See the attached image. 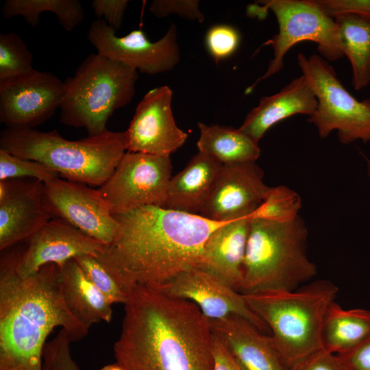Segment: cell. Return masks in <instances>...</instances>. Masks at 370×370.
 Wrapping results in <instances>:
<instances>
[{"instance_id":"6da1fadb","label":"cell","mask_w":370,"mask_h":370,"mask_svg":"<svg viewBox=\"0 0 370 370\" xmlns=\"http://www.w3.org/2000/svg\"><path fill=\"white\" fill-rule=\"evenodd\" d=\"M114 217L116 236L97 258L127 293L138 286L160 289L199 267L207 240L224 223L157 206Z\"/></svg>"},{"instance_id":"7a4b0ae2","label":"cell","mask_w":370,"mask_h":370,"mask_svg":"<svg viewBox=\"0 0 370 370\" xmlns=\"http://www.w3.org/2000/svg\"><path fill=\"white\" fill-rule=\"evenodd\" d=\"M113 347L124 370H213L209 319L193 302L138 286L128 293Z\"/></svg>"},{"instance_id":"3957f363","label":"cell","mask_w":370,"mask_h":370,"mask_svg":"<svg viewBox=\"0 0 370 370\" xmlns=\"http://www.w3.org/2000/svg\"><path fill=\"white\" fill-rule=\"evenodd\" d=\"M19 254L1 257L0 370H43V349L55 328L71 342L83 339L88 328L67 306L59 266L48 264L23 278Z\"/></svg>"},{"instance_id":"277c9868","label":"cell","mask_w":370,"mask_h":370,"mask_svg":"<svg viewBox=\"0 0 370 370\" xmlns=\"http://www.w3.org/2000/svg\"><path fill=\"white\" fill-rule=\"evenodd\" d=\"M0 149L47 166L67 180L101 186L127 151L125 134L107 130L70 140L56 131L6 127L0 134Z\"/></svg>"},{"instance_id":"5b68a950","label":"cell","mask_w":370,"mask_h":370,"mask_svg":"<svg viewBox=\"0 0 370 370\" xmlns=\"http://www.w3.org/2000/svg\"><path fill=\"white\" fill-rule=\"evenodd\" d=\"M338 292L334 283L320 280L293 291L243 295L249 308L271 331L273 345L290 368L323 349V319Z\"/></svg>"},{"instance_id":"8992f818","label":"cell","mask_w":370,"mask_h":370,"mask_svg":"<svg viewBox=\"0 0 370 370\" xmlns=\"http://www.w3.org/2000/svg\"><path fill=\"white\" fill-rule=\"evenodd\" d=\"M307 238L299 216L286 223L251 218L238 292L293 291L315 276L317 267L307 255Z\"/></svg>"},{"instance_id":"52a82bcc","label":"cell","mask_w":370,"mask_h":370,"mask_svg":"<svg viewBox=\"0 0 370 370\" xmlns=\"http://www.w3.org/2000/svg\"><path fill=\"white\" fill-rule=\"evenodd\" d=\"M138 77V71L123 62L88 55L64 82L60 123L84 127L88 136L107 131L111 115L132 101Z\"/></svg>"},{"instance_id":"ba28073f","label":"cell","mask_w":370,"mask_h":370,"mask_svg":"<svg viewBox=\"0 0 370 370\" xmlns=\"http://www.w3.org/2000/svg\"><path fill=\"white\" fill-rule=\"evenodd\" d=\"M302 75L317 100L308 122L314 125L319 135L325 138L337 131L339 141L349 144L355 140L370 142V99L357 100L337 78L334 68L317 55H297Z\"/></svg>"},{"instance_id":"9c48e42d","label":"cell","mask_w":370,"mask_h":370,"mask_svg":"<svg viewBox=\"0 0 370 370\" xmlns=\"http://www.w3.org/2000/svg\"><path fill=\"white\" fill-rule=\"evenodd\" d=\"M264 16L268 10L275 14L278 33L265 42L271 45L273 58L267 71L247 90H251L260 81L279 72L283 67V59L295 45L303 41L317 44V49L327 60H336L343 56L339 31L334 20L327 16L316 0H268L258 1Z\"/></svg>"},{"instance_id":"30bf717a","label":"cell","mask_w":370,"mask_h":370,"mask_svg":"<svg viewBox=\"0 0 370 370\" xmlns=\"http://www.w3.org/2000/svg\"><path fill=\"white\" fill-rule=\"evenodd\" d=\"M171 167L169 156L126 151L98 189L113 215L144 206L164 208Z\"/></svg>"},{"instance_id":"8fae6325","label":"cell","mask_w":370,"mask_h":370,"mask_svg":"<svg viewBox=\"0 0 370 370\" xmlns=\"http://www.w3.org/2000/svg\"><path fill=\"white\" fill-rule=\"evenodd\" d=\"M87 37L98 53L142 73L157 75L169 71L180 59L174 24L160 40L151 42L141 29H134L119 37L114 29L103 20L97 19L90 24Z\"/></svg>"},{"instance_id":"7c38bea8","label":"cell","mask_w":370,"mask_h":370,"mask_svg":"<svg viewBox=\"0 0 370 370\" xmlns=\"http://www.w3.org/2000/svg\"><path fill=\"white\" fill-rule=\"evenodd\" d=\"M43 185L45 204L52 218L64 220L106 246L112 242L118 223L99 189L59 177Z\"/></svg>"},{"instance_id":"4fadbf2b","label":"cell","mask_w":370,"mask_h":370,"mask_svg":"<svg viewBox=\"0 0 370 370\" xmlns=\"http://www.w3.org/2000/svg\"><path fill=\"white\" fill-rule=\"evenodd\" d=\"M64 82L54 74L32 71L0 80V121L6 127L34 128L60 106Z\"/></svg>"},{"instance_id":"5bb4252c","label":"cell","mask_w":370,"mask_h":370,"mask_svg":"<svg viewBox=\"0 0 370 370\" xmlns=\"http://www.w3.org/2000/svg\"><path fill=\"white\" fill-rule=\"evenodd\" d=\"M173 92L167 86L149 90L138 103L126 131L127 151L170 156L188 134L177 127L171 109Z\"/></svg>"},{"instance_id":"9a60e30c","label":"cell","mask_w":370,"mask_h":370,"mask_svg":"<svg viewBox=\"0 0 370 370\" xmlns=\"http://www.w3.org/2000/svg\"><path fill=\"white\" fill-rule=\"evenodd\" d=\"M256 162L224 164L199 216L225 223L251 215L270 187Z\"/></svg>"},{"instance_id":"2e32d148","label":"cell","mask_w":370,"mask_h":370,"mask_svg":"<svg viewBox=\"0 0 370 370\" xmlns=\"http://www.w3.org/2000/svg\"><path fill=\"white\" fill-rule=\"evenodd\" d=\"M159 290L193 302L210 320L238 315L250 321L263 333L270 331L249 308L242 293L199 267L182 272Z\"/></svg>"},{"instance_id":"e0dca14e","label":"cell","mask_w":370,"mask_h":370,"mask_svg":"<svg viewBox=\"0 0 370 370\" xmlns=\"http://www.w3.org/2000/svg\"><path fill=\"white\" fill-rule=\"evenodd\" d=\"M43 182L29 178L0 181V249L29 239L51 219Z\"/></svg>"},{"instance_id":"ac0fdd59","label":"cell","mask_w":370,"mask_h":370,"mask_svg":"<svg viewBox=\"0 0 370 370\" xmlns=\"http://www.w3.org/2000/svg\"><path fill=\"white\" fill-rule=\"evenodd\" d=\"M106 245L85 234L59 218H51L29 239L20 252L17 270L26 278L36 273L42 266L66 261L83 255L97 257Z\"/></svg>"},{"instance_id":"d6986e66","label":"cell","mask_w":370,"mask_h":370,"mask_svg":"<svg viewBox=\"0 0 370 370\" xmlns=\"http://www.w3.org/2000/svg\"><path fill=\"white\" fill-rule=\"evenodd\" d=\"M214 334L243 370H289L271 336L238 315L210 320Z\"/></svg>"},{"instance_id":"ffe728a7","label":"cell","mask_w":370,"mask_h":370,"mask_svg":"<svg viewBox=\"0 0 370 370\" xmlns=\"http://www.w3.org/2000/svg\"><path fill=\"white\" fill-rule=\"evenodd\" d=\"M251 215L225 222L207 240L199 267L238 291Z\"/></svg>"},{"instance_id":"44dd1931","label":"cell","mask_w":370,"mask_h":370,"mask_svg":"<svg viewBox=\"0 0 370 370\" xmlns=\"http://www.w3.org/2000/svg\"><path fill=\"white\" fill-rule=\"evenodd\" d=\"M317 106L314 92L301 75L278 93L262 97L258 105L247 114L238 129L258 143L276 123L297 114L310 116Z\"/></svg>"},{"instance_id":"7402d4cb","label":"cell","mask_w":370,"mask_h":370,"mask_svg":"<svg viewBox=\"0 0 370 370\" xmlns=\"http://www.w3.org/2000/svg\"><path fill=\"white\" fill-rule=\"evenodd\" d=\"M223 166L199 151L183 170L171 177L164 208L199 215Z\"/></svg>"},{"instance_id":"603a6c76","label":"cell","mask_w":370,"mask_h":370,"mask_svg":"<svg viewBox=\"0 0 370 370\" xmlns=\"http://www.w3.org/2000/svg\"><path fill=\"white\" fill-rule=\"evenodd\" d=\"M62 291L71 312L88 329L112 318V304L88 279L75 258L59 267Z\"/></svg>"},{"instance_id":"cb8c5ba5","label":"cell","mask_w":370,"mask_h":370,"mask_svg":"<svg viewBox=\"0 0 370 370\" xmlns=\"http://www.w3.org/2000/svg\"><path fill=\"white\" fill-rule=\"evenodd\" d=\"M370 336V310L343 309L335 301L328 307L322 325L324 350L341 354L354 349Z\"/></svg>"},{"instance_id":"d4e9b609","label":"cell","mask_w":370,"mask_h":370,"mask_svg":"<svg viewBox=\"0 0 370 370\" xmlns=\"http://www.w3.org/2000/svg\"><path fill=\"white\" fill-rule=\"evenodd\" d=\"M334 20L342 52L352 66L353 86L360 90L370 84V13H350Z\"/></svg>"},{"instance_id":"484cf974","label":"cell","mask_w":370,"mask_h":370,"mask_svg":"<svg viewBox=\"0 0 370 370\" xmlns=\"http://www.w3.org/2000/svg\"><path fill=\"white\" fill-rule=\"evenodd\" d=\"M198 127L200 132L197 143L199 151L223 165L256 162L260 156L258 143L238 128L203 123H199Z\"/></svg>"},{"instance_id":"4316f807","label":"cell","mask_w":370,"mask_h":370,"mask_svg":"<svg viewBox=\"0 0 370 370\" xmlns=\"http://www.w3.org/2000/svg\"><path fill=\"white\" fill-rule=\"evenodd\" d=\"M2 11L4 18L20 16L32 27L38 25L42 12H50L68 32L84 19L83 7L78 0H7Z\"/></svg>"},{"instance_id":"83f0119b","label":"cell","mask_w":370,"mask_h":370,"mask_svg":"<svg viewBox=\"0 0 370 370\" xmlns=\"http://www.w3.org/2000/svg\"><path fill=\"white\" fill-rule=\"evenodd\" d=\"M301 207L297 193L285 186L270 187L261 204L251 214V218L276 223L295 220Z\"/></svg>"},{"instance_id":"f1b7e54d","label":"cell","mask_w":370,"mask_h":370,"mask_svg":"<svg viewBox=\"0 0 370 370\" xmlns=\"http://www.w3.org/2000/svg\"><path fill=\"white\" fill-rule=\"evenodd\" d=\"M33 56L25 42L16 34L0 35V80L28 73L32 66Z\"/></svg>"},{"instance_id":"f546056e","label":"cell","mask_w":370,"mask_h":370,"mask_svg":"<svg viewBox=\"0 0 370 370\" xmlns=\"http://www.w3.org/2000/svg\"><path fill=\"white\" fill-rule=\"evenodd\" d=\"M58 176L56 172L44 164L0 149V181L29 178L44 183Z\"/></svg>"},{"instance_id":"4dcf8cb0","label":"cell","mask_w":370,"mask_h":370,"mask_svg":"<svg viewBox=\"0 0 370 370\" xmlns=\"http://www.w3.org/2000/svg\"><path fill=\"white\" fill-rule=\"evenodd\" d=\"M88 279L112 304H123L128 295L99 260L90 255L75 258Z\"/></svg>"},{"instance_id":"1f68e13d","label":"cell","mask_w":370,"mask_h":370,"mask_svg":"<svg viewBox=\"0 0 370 370\" xmlns=\"http://www.w3.org/2000/svg\"><path fill=\"white\" fill-rule=\"evenodd\" d=\"M240 41L238 31L227 24L212 26L205 38L207 50L217 63L231 56L238 49Z\"/></svg>"},{"instance_id":"d6a6232c","label":"cell","mask_w":370,"mask_h":370,"mask_svg":"<svg viewBox=\"0 0 370 370\" xmlns=\"http://www.w3.org/2000/svg\"><path fill=\"white\" fill-rule=\"evenodd\" d=\"M70 341L66 332L61 329L44 347L43 370H80L71 354Z\"/></svg>"},{"instance_id":"836d02e7","label":"cell","mask_w":370,"mask_h":370,"mask_svg":"<svg viewBox=\"0 0 370 370\" xmlns=\"http://www.w3.org/2000/svg\"><path fill=\"white\" fill-rule=\"evenodd\" d=\"M198 0H153L149 10L158 18L177 14L188 20L201 23L204 14L199 8Z\"/></svg>"},{"instance_id":"e575fe53","label":"cell","mask_w":370,"mask_h":370,"mask_svg":"<svg viewBox=\"0 0 370 370\" xmlns=\"http://www.w3.org/2000/svg\"><path fill=\"white\" fill-rule=\"evenodd\" d=\"M129 2L127 0H94L91 6L98 19L103 18V21L116 31L122 25Z\"/></svg>"},{"instance_id":"d590c367","label":"cell","mask_w":370,"mask_h":370,"mask_svg":"<svg viewBox=\"0 0 370 370\" xmlns=\"http://www.w3.org/2000/svg\"><path fill=\"white\" fill-rule=\"evenodd\" d=\"M289 370H345L336 354L321 349L292 365Z\"/></svg>"},{"instance_id":"8d00e7d4","label":"cell","mask_w":370,"mask_h":370,"mask_svg":"<svg viewBox=\"0 0 370 370\" xmlns=\"http://www.w3.org/2000/svg\"><path fill=\"white\" fill-rule=\"evenodd\" d=\"M316 2L333 19L350 13H370V0H316Z\"/></svg>"},{"instance_id":"74e56055","label":"cell","mask_w":370,"mask_h":370,"mask_svg":"<svg viewBox=\"0 0 370 370\" xmlns=\"http://www.w3.org/2000/svg\"><path fill=\"white\" fill-rule=\"evenodd\" d=\"M336 356L345 370H370V336L350 351Z\"/></svg>"},{"instance_id":"f35d334b","label":"cell","mask_w":370,"mask_h":370,"mask_svg":"<svg viewBox=\"0 0 370 370\" xmlns=\"http://www.w3.org/2000/svg\"><path fill=\"white\" fill-rule=\"evenodd\" d=\"M213 370H243L214 334L213 338Z\"/></svg>"},{"instance_id":"ab89813d","label":"cell","mask_w":370,"mask_h":370,"mask_svg":"<svg viewBox=\"0 0 370 370\" xmlns=\"http://www.w3.org/2000/svg\"><path fill=\"white\" fill-rule=\"evenodd\" d=\"M100 370H124L116 362L103 366Z\"/></svg>"},{"instance_id":"60d3db41","label":"cell","mask_w":370,"mask_h":370,"mask_svg":"<svg viewBox=\"0 0 370 370\" xmlns=\"http://www.w3.org/2000/svg\"><path fill=\"white\" fill-rule=\"evenodd\" d=\"M365 160L367 161V173H368L369 178L370 180V159L365 157Z\"/></svg>"}]
</instances>
